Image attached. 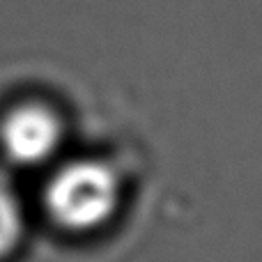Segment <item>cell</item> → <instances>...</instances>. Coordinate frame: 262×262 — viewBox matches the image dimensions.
Segmentation results:
<instances>
[{
    "label": "cell",
    "mask_w": 262,
    "mask_h": 262,
    "mask_svg": "<svg viewBox=\"0 0 262 262\" xmlns=\"http://www.w3.org/2000/svg\"><path fill=\"white\" fill-rule=\"evenodd\" d=\"M120 180L111 166L78 159L58 168L44 189L49 216L67 230H95L115 214Z\"/></svg>",
    "instance_id": "obj_1"
},
{
    "label": "cell",
    "mask_w": 262,
    "mask_h": 262,
    "mask_svg": "<svg viewBox=\"0 0 262 262\" xmlns=\"http://www.w3.org/2000/svg\"><path fill=\"white\" fill-rule=\"evenodd\" d=\"M62 140L60 120L44 104H21L0 122V149L16 166L44 163Z\"/></svg>",
    "instance_id": "obj_2"
},
{
    "label": "cell",
    "mask_w": 262,
    "mask_h": 262,
    "mask_svg": "<svg viewBox=\"0 0 262 262\" xmlns=\"http://www.w3.org/2000/svg\"><path fill=\"white\" fill-rule=\"evenodd\" d=\"M23 232V212L14 184L0 170V258L14 251Z\"/></svg>",
    "instance_id": "obj_3"
}]
</instances>
